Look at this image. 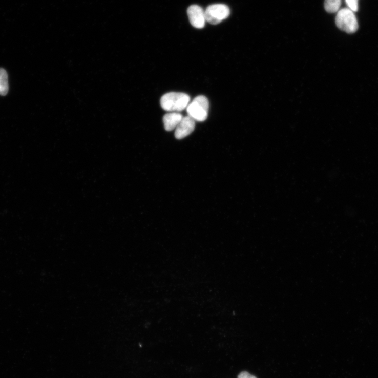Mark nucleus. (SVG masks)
<instances>
[{"label":"nucleus","instance_id":"obj_3","mask_svg":"<svg viewBox=\"0 0 378 378\" xmlns=\"http://www.w3.org/2000/svg\"><path fill=\"white\" fill-rule=\"evenodd\" d=\"M336 26L341 30L349 34L359 29V24L354 12L349 8L340 9L335 17Z\"/></svg>","mask_w":378,"mask_h":378},{"label":"nucleus","instance_id":"obj_11","mask_svg":"<svg viewBox=\"0 0 378 378\" xmlns=\"http://www.w3.org/2000/svg\"><path fill=\"white\" fill-rule=\"evenodd\" d=\"M238 378H257V377L254 376V375H251V374H250L249 372L247 371H243L239 374Z\"/></svg>","mask_w":378,"mask_h":378},{"label":"nucleus","instance_id":"obj_7","mask_svg":"<svg viewBox=\"0 0 378 378\" xmlns=\"http://www.w3.org/2000/svg\"><path fill=\"white\" fill-rule=\"evenodd\" d=\"M183 117L178 112H170L165 114L163 118L165 130L166 131H172L176 129Z\"/></svg>","mask_w":378,"mask_h":378},{"label":"nucleus","instance_id":"obj_6","mask_svg":"<svg viewBox=\"0 0 378 378\" xmlns=\"http://www.w3.org/2000/svg\"><path fill=\"white\" fill-rule=\"evenodd\" d=\"M196 121L190 116L183 117L176 129L175 135L178 139H182L191 134L195 130Z\"/></svg>","mask_w":378,"mask_h":378},{"label":"nucleus","instance_id":"obj_8","mask_svg":"<svg viewBox=\"0 0 378 378\" xmlns=\"http://www.w3.org/2000/svg\"><path fill=\"white\" fill-rule=\"evenodd\" d=\"M8 75L3 68H0V95L5 96L9 91Z\"/></svg>","mask_w":378,"mask_h":378},{"label":"nucleus","instance_id":"obj_10","mask_svg":"<svg viewBox=\"0 0 378 378\" xmlns=\"http://www.w3.org/2000/svg\"><path fill=\"white\" fill-rule=\"evenodd\" d=\"M346 3L350 9L354 12L359 11V0H345Z\"/></svg>","mask_w":378,"mask_h":378},{"label":"nucleus","instance_id":"obj_2","mask_svg":"<svg viewBox=\"0 0 378 378\" xmlns=\"http://www.w3.org/2000/svg\"><path fill=\"white\" fill-rule=\"evenodd\" d=\"M186 109L188 116L196 121H204L208 116V100L204 96H198L192 102L189 103Z\"/></svg>","mask_w":378,"mask_h":378},{"label":"nucleus","instance_id":"obj_4","mask_svg":"<svg viewBox=\"0 0 378 378\" xmlns=\"http://www.w3.org/2000/svg\"><path fill=\"white\" fill-rule=\"evenodd\" d=\"M205 14L206 22L216 25L228 17L230 10L225 5L215 4L208 6Z\"/></svg>","mask_w":378,"mask_h":378},{"label":"nucleus","instance_id":"obj_5","mask_svg":"<svg viewBox=\"0 0 378 378\" xmlns=\"http://www.w3.org/2000/svg\"><path fill=\"white\" fill-rule=\"evenodd\" d=\"M189 20L192 25L197 29H202L206 22L205 11L199 6L193 5L187 11Z\"/></svg>","mask_w":378,"mask_h":378},{"label":"nucleus","instance_id":"obj_1","mask_svg":"<svg viewBox=\"0 0 378 378\" xmlns=\"http://www.w3.org/2000/svg\"><path fill=\"white\" fill-rule=\"evenodd\" d=\"M191 97L183 93L171 92L164 94L161 98V108L170 112H180L186 109L191 102Z\"/></svg>","mask_w":378,"mask_h":378},{"label":"nucleus","instance_id":"obj_9","mask_svg":"<svg viewBox=\"0 0 378 378\" xmlns=\"http://www.w3.org/2000/svg\"><path fill=\"white\" fill-rule=\"evenodd\" d=\"M342 4V0H325L324 7L325 10L330 13L338 12Z\"/></svg>","mask_w":378,"mask_h":378}]
</instances>
